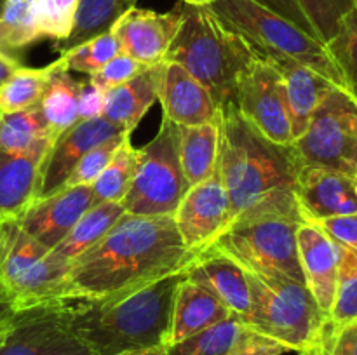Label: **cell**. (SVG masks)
Masks as SVG:
<instances>
[{
    "label": "cell",
    "instance_id": "obj_1",
    "mask_svg": "<svg viewBox=\"0 0 357 355\" xmlns=\"http://www.w3.org/2000/svg\"><path fill=\"white\" fill-rule=\"evenodd\" d=\"M195 254L185 247L173 214H124L70 267L65 301L114 298L187 270Z\"/></svg>",
    "mask_w": 357,
    "mask_h": 355
},
{
    "label": "cell",
    "instance_id": "obj_2",
    "mask_svg": "<svg viewBox=\"0 0 357 355\" xmlns=\"http://www.w3.org/2000/svg\"><path fill=\"white\" fill-rule=\"evenodd\" d=\"M218 171L229 197V223L258 218L303 221L296 198L302 162L291 145L265 138L234 103L218 108ZM225 226V228H227Z\"/></svg>",
    "mask_w": 357,
    "mask_h": 355
},
{
    "label": "cell",
    "instance_id": "obj_3",
    "mask_svg": "<svg viewBox=\"0 0 357 355\" xmlns=\"http://www.w3.org/2000/svg\"><path fill=\"white\" fill-rule=\"evenodd\" d=\"M183 271L114 298L72 303V329L91 355L164 347Z\"/></svg>",
    "mask_w": 357,
    "mask_h": 355
},
{
    "label": "cell",
    "instance_id": "obj_4",
    "mask_svg": "<svg viewBox=\"0 0 357 355\" xmlns=\"http://www.w3.org/2000/svg\"><path fill=\"white\" fill-rule=\"evenodd\" d=\"M258 56L253 45L225 26L209 7L183 2V19L166 61L183 66L222 106L234 103L241 75Z\"/></svg>",
    "mask_w": 357,
    "mask_h": 355
},
{
    "label": "cell",
    "instance_id": "obj_5",
    "mask_svg": "<svg viewBox=\"0 0 357 355\" xmlns=\"http://www.w3.org/2000/svg\"><path fill=\"white\" fill-rule=\"evenodd\" d=\"M246 278L251 308L244 326L298 354L323 343L330 319L303 282L248 271Z\"/></svg>",
    "mask_w": 357,
    "mask_h": 355
},
{
    "label": "cell",
    "instance_id": "obj_6",
    "mask_svg": "<svg viewBox=\"0 0 357 355\" xmlns=\"http://www.w3.org/2000/svg\"><path fill=\"white\" fill-rule=\"evenodd\" d=\"M209 10L253 45L261 58H289L345 90L344 77L326 44L255 0H216Z\"/></svg>",
    "mask_w": 357,
    "mask_h": 355
},
{
    "label": "cell",
    "instance_id": "obj_7",
    "mask_svg": "<svg viewBox=\"0 0 357 355\" xmlns=\"http://www.w3.org/2000/svg\"><path fill=\"white\" fill-rule=\"evenodd\" d=\"M68 270L16 219L0 221V292L10 308L63 299Z\"/></svg>",
    "mask_w": 357,
    "mask_h": 355
},
{
    "label": "cell",
    "instance_id": "obj_8",
    "mask_svg": "<svg viewBox=\"0 0 357 355\" xmlns=\"http://www.w3.org/2000/svg\"><path fill=\"white\" fill-rule=\"evenodd\" d=\"M300 219L258 218L227 226L204 251L230 258L248 274L286 277L303 282L296 230Z\"/></svg>",
    "mask_w": 357,
    "mask_h": 355
},
{
    "label": "cell",
    "instance_id": "obj_9",
    "mask_svg": "<svg viewBox=\"0 0 357 355\" xmlns=\"http://www.w3.org/2000/svg\"><path fill=\"white\" fill-rule=\"evenodd\" d=\"M187 190L176 125L162 118L155 138L139 148L138 167L122 205L126 214L167 216L176 211Z\"/></svg>",
    "mask_w": 357,
    "mask_h": 355
},
{
    "label": "cell",
    "instance_id": "obj_10",
    "mask_svg": "<svg viewBox=\"0 0 357 355\" xmlns=\"http://www.w3.org/2000/svg\"><path fill=\"white\" fill-rule=\"evenodd\" d=\"M291 146L302 166L328 167L357 176V103L351 94L331 87L307 131Z\"/></svg>",
    "mask_w": 357,
    "mask_h": 355
},
{
    "label": "cell",
    "instance_id": "obj_11",
    "mask_svg": "<svg viewBox=\"0 0 357 355\" xmlns=\"http://www.w3.org/2000/svg\"><path fill=\"white\" fill-rule=\"evenodd\" d=\"M72 301H49L7 313L0 355H91L72 329Z\"/></svg>",
    "mask_w": 357,
    "mask_h": 355
},
{
    "label": "cell",
    "instance_id": "obj_12",
    "mask_svg": "<svg viewBox=\"0 0 357 355\" xmlns=\"http://www.w3.org/2000/svg\"><path fill=\"white\" fill-rule=\"evenodd\" d=\"M234 104L244 118L278 145H293L284 87L275 66L258 56L241 75Z\"/></svg>",
    "mask_w": 357,
    "mask_h": 355
},
{
    "label": "cell",
    "instance_id": "obj_13",
    "mask_svg": "<svg viewBox=\"0 0 357 355\" xmlns=\"http://www.w3.org/2000/svg\"><path fill=\"white\" fill-rule=\"evenodd\" d=\"M174 225L185 247L197 256L229 223V197L218 171L187 190L173 212Z\"/></svg>",
    "mask_w": 357,
    "mask_h": 355
},
{
    "label": "cell",
    "instance_id": "obj_14",
    "mask_svg": "<svg viewBox=\"0 0 357 355\" xmlns=\"http://www.w3.org/2000/svg\"><path fill=\"white\" fill-rule=\"evenodd\" d=\"M183 19V0L167 13L132 7L112 28L122 54L145 66L166 61V54Z\"/></svg>",
    "mask_w": 357,
    "mask_h": 355
},
{
    "label": "cell",
    "instance_id": "obj_15",
    "mask_svg": "<svg viewBox=\"0 0 357 355\" xmlns=\"http://www.w3.org/2000/svg\"><path fill=\"white\" fill-rule=\"evenodd\" d=\"M122 132L129 131H124L103 117L79 120L65 132H61L51 143L44 160H42L37 198L47 197V195L61 190L73 167L89 150L101 145L107 139L121 136Z\"/></svg>",
    "mask_w": 357,
    "mask_h": 355
},
{
    "label": "cell",
    "instance_id": "obj_16",
    "mask_svg": "<svg viewBox=\"0 0 357 355\" xmlns=\"http://www.w3.org/2000/svg\"><path fill=\"white\" fill-rule=\"evenodd\" d=\"M93 205V187H65L31 202L30 207L16 221L42 246L54 249Z\"/></svg>",
    "mask_w": 357,
    "mask_h": 355
},
{
    "label": "cell",
    "instance_id": "obj_17",
    "mask_svg": "<svg viewBox=\"0 0 357 355\" xmlns=\"http://www.w3.org/2000/svg\"><path fill=\"white\" fill-rule=\"evenodd\" d=\"M296 198L303 219L310 221L357 214V176L328 167L303 166Z\"/></svg>",
    "mask_w": 357,
    "mask_h": 355
},
{
    "label": "cell",
    "instance_id": "obj_18",
    "mask_svg": "<svg viewBox=\"0 0 357 355\" xmlns=\"http://www.w3.org/2000/svg\"><path fill=\"white\" fill-rule=\"evenodd\" d=\"M298 261L307 289L330 317L337 289L340 249L317 223L303 219L296 230Z\"/></svg>",
    "mask_w": 357,
    "mask_h": 355
},
{
    "label": "cell",
    "instance_id": "obj_19",
    "mask_svg": "<svg viewBox=\"0 0 357 355\" xmlns=\"http://www.w3.org/2000/svg\"><path fill=\"white\" fill-rule=\"evenodd\" d=\"M159 101L162 118L174 125H197L218 117V103L208 89L181 65L164 61Z\"/></svg>",
    "mask_w": 357,
    "mask_h": 355
},
{
    "label": "cell",
    "instance_id": "obj_20",
    "mask_svg": "<svg viewBox=\"0 0 357 355\" xmlns=\"http://www.w3.org/2000/svg\"><path fill=\"white\" fill-rule=\"evenodd\" d=\"M185 275L204 285L234 315L239 317L241 322L250 313L251 294L246 271L230 258L215 251H202L190 261Z\"/></svg>",
    "mask_w": 357,
    "mask_h": 355
},
{
    "label": "cell",
    "instance_id": "obj_21",
    "mask_svg": "<svg viewBox=\"0 0 357 355\" xmlns=\"http://www.w3.org/2000/svg\"><path fill=\"white\" fill-rule=\"evenodd\" d=\"M230 315L234 313L204 285L183 275L174 294L169 333L164 347H173L215 324L223 322Z\"/></svg>",
    "mask_w": 357,
    "mask_h": 355
},
{
    "label": "cell",
    "instance_id": "obj_22",
    "mask_svg": "<svg viewBox=\"0 0 357 355\" xmlns=\"http://www.w3.org/2000/svg\"><path fill=\"white\" fill-rule=\"evenodd\" d=\"M51 143L17 155L0 153V221L17 219L37 198L40 166Z\"/></svg>",
    "mask_w": 357,
    "mask_h": 355
},
{
    "label": "cell",
    "instance_id": "obj_23",
    "mask_svg": "<svg viewBox=\"0 0 357 355\" xmlns=\"http://www.w3.org/2000/svg\"><path fill=\"white\" fill-rule=\"evenodd\" d=\"M272 65L279 72L284 87L286 106L291 122L293 143L307 131L314 111L321 104L333 86L314 70L300 65L289 58L272 59Z\"/></svg>",
    "mask_w": 357,
    "mask_h": 355
},
{
    "label": "cell",
    "instance_id": "obj_24",
    "mask_svg": "<svg viewBox=\"0 0 357 355\" xmlns=\"http://www.w3.org/2000/svg\"><path fill=\"white\" fill-rule=\"evenodd\" d=\"M162 68L164 63L146 66L122 86L107 90L101 117L124 131H135L152 104L159 101Z\"/></svg>",
    "mask_w": 357,
    "mask_h": 355
},
{
    "label": "cell",
    "instance_id": "obj_25",
    "mask_svg": "<svg viewBox=\"0 0 357 355\" xmlns=\"http://www.w3.org/2000/svg\"><path fill=\"white\" fill-rule=\"evenodd\" d=\"M178 152L188 188L211 178L218 162V122L176 125Z\"/></svg>",
    "mask_w": 357,
    "mask_h": 355
},
{
    "label": "cell",
    "instance_id": "obj_26",
    "mask_svg": "<svg viewBox=\"0 0 357 355\" xmlns=\"http://www.w3.org/2000/svg\"><path fill=\"white\" fill-rule=\"evenodd\" d=\"M124 214L126 211L122 202H101V204L93 205L77 221L72 232L54 249H51V253L63 265L72 267L73 261L94 244L100 242Z\"/></svg>",
    "mask_w": 357,
    "mask_h": 355
},
{
    "label": "cell",
    "instance_id": "obj_27",
    "mask_svg": "<svg viewBox=\"0 0 357 355\" xmlns=\"http://www.w3.org/2000/svg\"><path fill=\"white\" fill-rule=\"evenodd\" d=\"M79 80L73 79L72 72L66 70L61 59H56L52 63L45 93L38 104L54 138L79 122Z\"/></svg>",
    "mask_w": 357,
    "mask_h": 355
},
{
    "label": "cell",
    "instance_id": "obj_28",
    "mask_svg": "<svg viewBox=\"0 0 357 355\" xmlns=\"http://www.w3.org/2000/svg\"><path fill=\"white\" fill-rule=\"evenodd\" d=\"M136 2L138 0H79L72 33L65 40L56 42V51L63 54L82 42L110 31L128 10L136 7Z\"/></svg>",
    "mask_w": 357,
    "mask_h": 355
},
{
    "label": "cell",
    "instance_id": "obj_29",
    "mask_svg": "<svg viewBox=\"0 0 357 355\" xmlns=\"http://www.w3.org/2000/svg\"><path fill=\"white\" fill-rule=\"evenodd\" d=\"M52 141L54 136L49 131L40 106L14 113H0V153L17 155L42 143Z\"/></svg>",
    "mask_w": 357,
    "mask_h": 355
},
{
    "label": "cell",
    "instance_id": "obj_30",
    "mask_svg": "<svg viewBox=\"0 0 357 355\" xmlns=\"http://www.w3.org/2000/svg\"><path fill=\"white\" fill-rule=\"evenodd\" d=\"M139 150L131 143V132H126L114 157L100 174L93 187L94 205L101 202H122L135 178L138 167Z\"/></svg>",
    "mask_w": 357,
    "mask_h": 355
},
{
    "label": "cell",
    "instance_id": "obj_31",
    "mask_svg": "<svg viewBox=\"0 0 357 355\" xmlns=\"http://www.w3.org/2000/svg\"><path fill=\"white\" fill-rule=\"evenodd\" d=\"M40 38L35 0H6L0 10V51L16 56Z\"/></svg>",
    "mask_w": 357,
    "mask_h": 355
},
{
    "label": "cell",
    "instance_id": "obj_32",
    "mask_svg": "<svg viewBox=\"0 0 357 355\" xmlns=\"http://www.w3.org/2000/svg\"><path fill=\"white\" fill-rule=\"evenodd\" d=\"M52 72L51 65L44 68H28L21 65L0 86V113L30 110L40 104Z\"/></svg>",
    "mask_w": 357,
    "mask_h": 355
},
{
    "label": "cell",
    "instance_id": "obj_33",
    "mask_svg": "<svg viewBox=\"0 0 357 355\" xmlns=\"http://www.w3.org/2000/svg\"><path fill=\"white\" fill-rule=\"evenodd\" d=\"M243 329V322L237 315H230L223 322L215 324L180 343L167 347L169 355H229Z\"/></svg>",
    "mask_w": 357,
    "mask_h": 355
},
{
    "label": "cell",
    "instance_id": "obj_34",
    "mask_svg": "<svg viewBox=\"0 0 357 355\" xmlns=\"http://www.w3.org/2000/svg\"><path fill=\"white\" fill-rule=\"evenodd\" d=\"M337 289L330 312V327H340L357 320V251L338 246Z\"/></svg>",
    "mask_w": 357,
    "mask_h": 355
},
{
    "label": "cell",
    "instance_id": "obj_35",
    "mask_svg": "<svg viewBox=\"0 0 357 355\" xmlns=\"http://www.w3.org/2000/svg\"><path fill=\"white\" fill-rule=\"evenodd\" d=\"M326 47L340 68L345 90L357 103V6L344 17L337 35Z\"/></svg>",
    "mask_w": 357,
    "mask_h": 355
},
{
    "label": "cell",
    "instance_id": "obj_36",
    "mask_svg": "<svg viewBox=\"0 0 357 355\" xmlns=\"http://www.w3.org/2000/svg\"><path fill=\"white\" fill-rule=\"evenodd\" d=\"M121 52L117 38L114 37L112 31H107L103 35L91 38V40L82 42L75 45L70 51L59 54V59L66 66L68 72L84 73V75H93L94 72L107 65L112 58Z\"/></svg>",
    "mask_w": 357,
    "mask_h": 355
},
{
    "label": "cell",
    "instance_id": "obj_37",
    "mask_svg": "<svg viewBox=\"0 0 357 355\" xmlns=\"http://www.w3.org/2000/svg\"><path fill=\"white\" fill-rule=\"evenodd\" d=\"M296 2L323 44H328L337 35L344 17L357 6V0H296Z\"/></svg>",
    "mask_w": 357,
    "mask_h": 355
},
{
    "label": "cell",
    "instance_id": "obj_38",
    "mask_svg": "<svg viewBox=\"0 0 357 355\" xmlns=\"http://www.w3.org/2000/svg\"><path fill=\"white\" fill-rule=\"evenodd\" d=\"M79 0H35L37 26L42 38L61 42L72 33Z\"/></svg>",
    "mask_w": 357,
    "mask_h": 355
},
{
    "label": "cell",
    "instance_id": "obj_39",
    "mask_svg": "<svg viewBox=\"0 0 357 355\" xmlns=\"http://www.w3.org/2000/svg\"><path fill=\"white\" fill-rule=\"evenodd\" d=\"M124 136L126 132H122L121 136L107 139V141H103L101 145L89 150V152L77 162V166L73 167L68 180H66L65 187H79V184H89L91 187V184L100 178V174L103 173L105 167L108 166V162L112 160L115 150L119 148V145H121Z\"/></svg>",
    "mask_w": 357,
    "mask_h": 355
},
{
    "label": "cell",
    "instance_id": "obj_40",
    "mask_svg": "<svg viewBox=\"0 0 357 355\" xmlns=\"http://www.w3.org/2000/svg\"><path fill=\"white\" fill-rule=\"evenodd\" d=\"M143 68H146V66L138 63L136 59L129 58L128 54L119 52V54L115 56V58H112L107 65L101 66L98 72H94L93 75L87 77V80L107 93V90L114 89V87L117 86H122L124 82L131 80L132 77L138 75Z\"/></svg>",
    "mask_w": 357,
    "mask_h": 355
},
{
    "label": "cell",
    "instance_id": "obj_41",
    "mask_svg": "<svg viewBox=\"0 0 357 355\" xmlns=\"http://www.w3.org/2000/svg\"><path fill=\"white\" fill-rule=\"evenodd\" d=\"M289 352L284 345L265 334L257 333L243 324L236 343L230 348L229 355H282Z\"/></svg>",
    "mask_w": 357,
    "mask_h": 355
},
{
    "label": "cell",
    "instance_id": "obj_42",
    "mask_svg": "<svg viewBox=\"0 0 357 355\" xmlns=\"http://www.w3.org/2000/svg\"><path fill=\"white\" fill-rule=\"evenodd\" d=\"M314 223H317L337 246L357 251V214L335 216Z\"/></svg>",
    "mask_w": 357,
    "mask_h": 355
},
{
    "label": "cell",
    "instance_id": "obj_43",
    "mask_svg": "<svg viewBox=\"0 0 357 355\" xmlns=\"http://www.w3.org/2000/svg\"><path fill=\"white\" fill-rule=\"evenodd\" d=\"M324 341L330 355H357V320L340 327H328Z\"/></svg>",
    "mask_w": 357,
    "mask_h": 355
},
{
    "label": "cell",
    "instance_id": "obj_44",
    "mask_svg": "<svg viewBox=\"0 0 357 355\" xmlns=\"http://www.w3.org/2000/svg\"><path fill=\"white\" fill-rule=\"evenodd\" d=\"M255 2L260 3V6H264V7H267V9H271L272 13L279 14V16L284 17V19L291 21L293 24H296V26L302 28L303 31H307V33L317 38L312 24L309 23V19H307V16L303 14V10L300 9V6L296 0H255Z\"/></svg>",
    "mask_w": 357,
    "mask_h": 355
},
{
    "label": "cell",
    "instance_id": "obj_45",
    "mask_svg": "<svg viewBox=\"0 0 357 355\" xmlns=\"http://www.w3.org/2000/svg\"><path fill=\"white\" fill-rule=\"evenodd\" d=\"M105 101V90L91 84L89 80L80 82L79 90V120L101 117Z\"/></svg>",
    "mask_w": 357,
    "mask_h": 355
},
{
    "label": "cell",
    "instance_id": "obj_46",
    "mask_svg": "<svg viewBox=\"0 0 357 355\" xmlns=\"http://www.w3.org/2000/svg\"><path fill=\"white\" fill-rule=\"evenodd\" d=\"M20 66L21 63L16 56L0 51V86H2V84L9 79L10 73H13L14 70L20 68Z\"/></svg>",
    "mask_w": 357,
    "mask_h": 355
},
{
    "label": "cell",
    "instance_id": "obj_47",
    "mask_svg": "<svg viewBox=\"0 0 357 355\" xmlns=\"http://www.w3.org/2000/svg\"><path fill=\"white\" fill-rule=\"evenodd\" d=\"M121 355H169V354H167L166 347H150V348H142V350L124 352V354Z\"/></svg>",
    "mask_w": 357,
    "mask_h": 355
},
{
    "label": "cell",
    "instance_id": "obj_48",
    "mask_svg": "<svg viewBox=\"0 0 357 355\" xmlns=\"http://www.w3.org/2000/svg\"><path fill=\"white\" fill-rule=\"evenodd\" d=\"M324 338H326V336H324ZM300 355H330V352H328L326 341L323 340V343H319L317 347L310 348V350L303 352V354H300Z\"/></svg>",
    "mask_w": 357,
    "mask_h": 355
},
{
    "label": "cell",
    "instance_id": "obj_49",
    "mask_svg": "<svg viewBox=\"0 0 357 355\" xmlns=\"http://www.w3.org/2000/svg\"><path fill=\"white\" fill-rule=\"evenodd\" d=\"M185 3H190V6H199V7H208L211 6L216 0H183Z\"/></svg>",
    "mask_w": 357,
    "mask_h": 355
},
{
    "label": "cell",
    "instance_id": "obj_50",
    "mask_svg": "<svg viewBox=\"0 0 357 355\" xmlns=\"http://www.w3.org/2000/svg\"><path fill=\"white\" fill-rule=\"evenodd\" d=\"M9 310H10V306L7 305V303H0V317L6 315V313L9 312Z\"/></svg>",
    "mask_w": 357,
    "mask_h": 355
},
{
    "label": "cell",
    "instance_id": "obj_51",
    "mask_svg": "<svg viewBox=\"0 0 357 355\" xmlns=\"http://www.w3.org/2000/svg\"><path fill=\"white\" fill-rule=\"evenodd\" d=\"M3 2H6V0H0V10H2V7H3Z\"/></svg>",
    "mask_w": 357,
    "mask_h": 355
},
{
    "label": "cell",
    "instance_id": "obj_52",
    "mask_svg": "<svg viewBox=\"0 0 357 355\" xmlns=\"http://www.w3.org/2000/svg\"><path fill=\"white\" fill-rule=\"evenodd\" d=\"M0 303H6V301H3V298H2V292H0Z\"/></svg>",
    "mask_w": 357,
    "mask_h": 355
}]
</instances>
